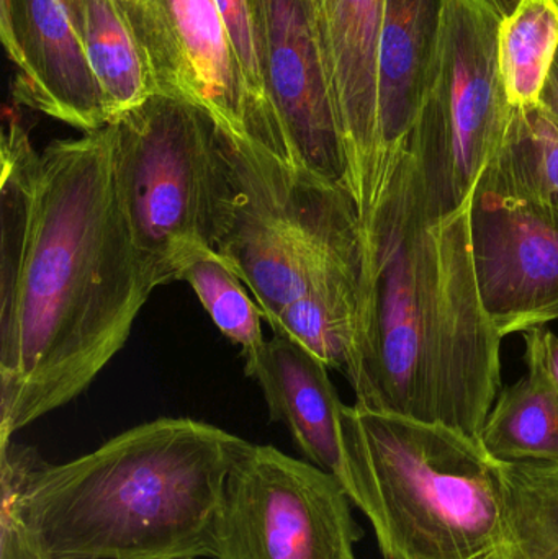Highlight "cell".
Here are the masks:
<instances>
[{"label":"cell","mask_w":558,"mask_h":559,"mask_svg":"<svg viewBox=\"0 0 558 559\" xmlns=\"http://www.w3.org/2000/svg\"><path fill=\"white\" fill-rule=\"evenodd\" d=\"M351 501L385 559H475L503 528L500 463L442 424L354 404L343 409Z\"/></svg>","instance_id":"cell-5"},{"label":"cell","mask_w":558,"mask_h":559,"mask_svg":"<svg viewBox=\"0 0 558 559\" xmlns=\"http://www.w3.org/2000/svg\"><path fill=\"white\" fill-rule=\"evenodd\" d=\"M500 391L488 413L480 443L498 463L558 462V391L543 368Z\"/></svg>","instance_id":"cell-17"},{"label":"cell","mask_w":558,"mask_h":559,"mask_svg":"<svg viewBox=\"0 0 558 559\" xmlns=\"http://www.w3.org/2000/svg\"><path fill=\"white\" fill-rule=\"evenodd\" d=\"M156 94L195 105L254 146L251 107L215 0H115Z\"/></svg>","instance_id":"cell-9"},{"label":"cell","mask_w":558,"mask_h":559,"mask_svg":"<svg viewBox=\"0 0 558 559\" xmlns=\"http://www.w3.org/2000/svg\"><path fill=\"white\" fill-rule=\"evenodd\" d=\"M477 189L558 210V127L541 105L513 108Z\"/></svg>","instance_id":"cell-18"},{"label":"cell","mask_w":558,"mask_h":559,"mask_svg":"<svg viewBox=\"0 0 558 559\" xmlns=\"http://www.w3.org/2000/svg\"><path fill=\"white\" fill-rule=\"evenodd\" d=\"M110 127L138 254L156 288L177 282L193 255L218 252L228 219L233 182L222 130L202 108L159 94Z\"/></svg>","instance_id":"cell-6"},{"label":"cell","mask_w":558,"mask_h":559,"mask_svg":"<svg viewBox=\"0 0 558 559\" xmlns=\"http://www.w3.org/2000/svg\"><path fill=\"white\" fill-rule=\"evenodd\" d=\"M0 36L19 104L82 133L111 123L66 0H0Z\"/></svg>","instance_id":"cell-13"},{"label":"cell","mask_w":558,"mask_h":559,"mask_svg":"<svg viewBox=\"0 0 558 559\" xmlns=\"http://www.w3.org/2000/svg\"><path fill=\"white\" fill-rule=\"evenodd\" d=\"M330 370L300 342L274 334L251 378L261 386L272 423L284 424L305 460L336 476L347 491L344 403Z\"/></svg>","instance_id":"cell-14"},{"label":"cell","mask_w":558,"mask_h":559,"mask_svg":"<svg viewBox=\"0 0 558 559\" xmlns=\"http://www.w3.org/2000/svg\"><path fill=\"white\" fill-rule=\"evenodd\" d=\"M446 0H385L379 41V140L387 182L408 151L441 43Z\"/></svg>","instance_id":"cell-15"},{"label":"cell","mask_w":558,"mask_h":559,"mask_svg":"<svg viewBox=\"0 0 558 559\" xmlns=\"http://www.w3.org/2000/svg\"><path fill=\"white\" fill-rule=\"evenodd\" d=\"M241 437L159 417L61 465L38 456L23 512L51 559H203Z\"/></svg>","instance_id":"cell-3"},{"label":"cell","mask_w":558,"mask_h":559,"mask_svg":"<svg viewBox=\"0 0 558 559\" xmlns=\"http://www.w3.org/2000/svg\"><path fill=\"white\" fill-rule=\"evenodd\" d=\"M501 20L487 0H446L431 82L409 141L446 210L474 197L513 114L498 61Z\"/></svg>","instance_id":"cell-7"},{"label":"cell","mask_w":558,"mask_h":559,"mask_svg":"<svg viewBox=\"0 0 558 559\" xmlns=\"http://www.w3.org/2000/svg\"><path fill=\"white\" fill-rule=\"evenodd\" d=\"M0 163L3 445L91 386L156 286L121 203L110 124L38 153L10 114Z\"/></svg>","instance_id":"cell-1"},{"label":"cell","mask_w":558,"mask_h":559,"mask_svg":"<svg viewBox=\"0 0 558 559\" xmlns=\"http://www.w3.org/2000/svg\"><path fill=\"white\" fill-rule=\"evenodd\" d=\"M558 49V0H521L501 20L498 61L511 108L539 105Z\"/></svg>","instance_id":"cell-20"},{"label":"cell","mask_w":558,"mask_h":559,"mask_svg":"<svg viewBox=\"0 0 558 559\" xmlns=\"http://www.w3.org/2000/svg\"><path fill=\"white\" fill-rule=\"evenodd\" d=\"M475 559H498L497 551H490V554L484 555V557Z\"/></svg>","instance_id":"cell-27"},{"label":"cell","mask_w":558,"mask_h":559,"mask_svg":"<svg viewBox=\"0 0 558 559\" xmlns=\"http://www.w3.org/2000/svg\"><path fill=\"white\" fill-rule=\"evenodd\" d=\"M472 252L485 311L501 337L558 321V210L475 189Z\"/></svg>","instance_id":"cell-10"},{"label":"cell","mask_w":558,"mask_h":559,"mask_svg":"<svg viewBox=\"0 0 558 559\" xmlns=\"http://www.w3.org/2000/svg\"><path fill=\"white\" fill-rule=\"evenodd\" d=\"M222 130V128H219ZM233 199L218 254L269 325L318 354L356 341L363 219L353 193L222 130Z\"/></svg>","instance_id":"cell-4"},{"label":"cell","mask_w":558,"mask_h":559,"mask_svg":"<svg viewBox=\"0 0 558 559\" xmlns=\"http://www.w3.org/2000/svg\"><path fill=\"white\" fill-rule=\"evenodd\" d=\"M66 3L114 123L156 95L153 79L115 0Z\"/></svg>","instance_id":"cell-16"},{"label":"cell","mask_w":558,"mask_h":559,"mask_svg":"<svg viewBox=\"0 0 558 559\" xmlns=\"http://www.w3.org/2000/svg\"><path fill=\"white\" fill-rule=\"evenodd\" d=\"M524 361L536 364L553 381L558 391V335L549 328H534L523 332Z\"/></svg>","instance_id":"cell-24"},{"label":"cell","mask_w":558,"mask_h":559,"mask_svg":"<svg viewBox=\"0 0 558 559\" xmlns=\"http://www.w3.org/2000/svg\"><path fill=\"white\" fill-rule=\"evenodd\" d=\"M179 280L189 283L213 324L238 345L246 374L252 377L268 341L262 332L264 314L256 299L249 298L242 280L216 251L193 255L180 271Z\"/></svg>","instance_id":"cell-21"},{"label":"cell","mask_w":558,"mask_h":559,"mask_svg":"<svg viewBox=\"0 0 558 559\" xmlns=\"http://www.w3.org/2000/svg\"><path fill=\"white\" fill-rule=\"evenodd\" d=\"M259 3L269 97L292 166L347 189L346 153L313 2Z\"/></svg>","instance_id":"cell-11"},{"label":"cell","mask_w":558,"mask_h":559,"mask_svg":"<svg viewBox=\"0 0 558 559\" xmlns=\"http://www.w3.org/2000/svg\"><path fill=\"white\" fill-rule=\"evenodd\" d=\"M38 450L13 442L0 445V559H51L23 512V495Z\"/></svg>","instance_id":"cell-23"},{"label":"cell","mask_w":558,"mask_h":559,"mask_svg":"<svg viewBox=\"0 0 558 559\" xmlns=\"http://www.w3.org/2000/svg\"><path fill=\"white\" fill-rule=\"evenodd\" d=\"M487 2L497 10V13L501 19H507V16H510L511 13L517 10L521 0H487Z\"/></svg>","instance_id":"cell-26"},{"label":"cell","mask_w":558,"mask_h":559,"mask_svg":"<svg viewBox=\"0 0 558 559\" xmlns=\"http://www.w3.org/2000/svg\"><path fill=\"white\" fill-rule=\"evenodd\" d=\"M539 105L549 114V117L556 121L558 127V49L553 68L547 75L546 84L541 92Z\"/></svg>","instance_id":"cell-25"},{"label":"cell","mask_w":558,"mask_h":559,"mask_svg":"<svg viewBox=\"0 0 558 559\" xmlns=\"http://www.w3.org/2000/svg\"><path fill=\"white\" fill-rule=\"evenodd\" d=\"M500 475L498 559H558V462L500 463Z\"/></svg>","instance_id":"cell-19"},{"label":"cell","mask_w":558,"mask_h":559,"mask_svg":"<svg viewBox=\"0 0 558 559\" xmlns=\"http://www.w3.org/2000/svg\"><path fill=\"white\" fill-rule=\"evenodd\" d=\"M472 197L446 210L412 146L363 222L353 370L356 404L442 424L480 442L501 391V342L485 311Z\"/></svg>","instance_id":"cell-2"},{"label":"cell","mask_w":558,"mask_h":559,"mask_svg":"<svg viewBox=\"0 0 558 559\" xmlns=\"http://www.w3.org/2000/svg\"><path fill=\"white\" fill-rule=\"evenodd\" d=\"M347 163V189L369 218L390 183L379 140V41L385 0H311Z\"/></svg>","instance_id":"cell-12"},{"label":"cell","mask_w":558,"mask_h":559,"mask_svg":"<svg viewBox=\"0 0 558 559\" xmlns=\"http://www.w3.org/2000/svg\"><path fill=\"white\" fill-rule=\"evenodd\" d=\"M248 92L254 146L292 166L287 144L269 97L264 33L259 0H215Z\"/></svg>","instance_id":"cell-22"},{"label":"cell","mask_w":558,"mask_h":559,"mask_svg":"<svg viewBox=\"0 0 558 559\" xmlns=\"http://www.w3.org/2000/svg\"><path fill=\"white\" fill-rule=\"evenodd\" d=\"M351 502L331 473L248 443L226 481L213 559H357Z\"/></svg>","instance_id":"cell-8"}]
</instances>
